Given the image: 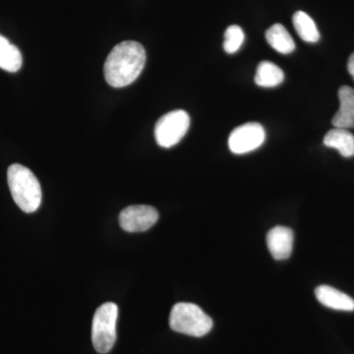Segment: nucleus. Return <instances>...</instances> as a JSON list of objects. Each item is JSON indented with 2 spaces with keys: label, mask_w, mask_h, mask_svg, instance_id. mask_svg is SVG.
<instances>
[{
  "label": "nucleus",
  "mask_w": 354,
  "mask_h": 354,
  "mask_svg": "<svg viewBox=\"0 0 354 354\" xmlns=\"http://www.w3.org/2000/svg\"><path fill=\"white\" fill-rule=\"evenodd\" d=\"M318 301L328 308L339 311H354V300L346 293L330 286H320L316 288Z\"/></svg>",
  "instance_id": "10"
},
{
  "label": "nucleus",
  "mask_w": 354,
  "mask_h": 354,
  "mask_svg": "<svg viewBox=\"0 0 354 354\" xmlns=\"http://www.w3.org/2000/svg\"><path fill=\"white\" fill-rule=\"evenodd\" d=\"M190 127V116L183 109L162 115L155 127V138L158 145L169 149L178 144Z\"/></svg>",
  "instance_id": "5"
},
{
  "label": "nucleus",
  "mask_w": 354,
  "mask_h": 354,
  "mask_svg": "<svg viewBox=\"0 0 354 354\" xmlns=\"http://www.w3.org/2000/svg\"><path fill=\"white\" fill-rule=\"evenodd\" d=\"M169 326L174 332L201 337L209 334L214 324L198 305L181 302L172 307Z\"/></svg>",
  "instance_id": "3"
},
{
  "label": "nucleus",
  "mask_w": 354,
  "mask_h": 354,
  "mask_svg": "<svg viewBox=\"0 0 354 354\" xmlns=\"http://www.w3.org/2000/svg\"><path fill=\"white\" fill-rule=\"evenodd\" d=\"M7 181L14 202L25 213H34L41 203V188L38 178L28 167L14 164L7 171Z\"/></svg>",
  "instance_id": "2"
},
{
  "label": "nucleus",
  "mask_w": 354,
  "mask_h": 354,
  "mask_svg": "<svg viewBox=\"0 0 354 354\" xmlns=\"http://www.w3.org/2000/svg\"><path fill=\"white\" fill-rule=\"evenodd\" d=\"M339 109L333 118L335 128H354V88L342 86L339 90Z\"/></svg>",
  "instance_id": "9"
},
{
  "label": "nucleus",
  "mask_w": 354,
  "mask_h": 354,
  "mask_svg": "<svg viewBox=\"0 0 354 354\" xmlns=\"http://www.w3.org/2000/svg\"><path fill=\"white\" fill-rule=\"evenodd\" d=\"M266 39L274 50L290 55L295 50V43L290 32L281 24H274L266 32Z\"/></svg>",
  "instance_id": "12"
},
{
  "label": "nucleus",
  "mask_w": 354,
  "mask_h": 354,
  "mask_svg": "<svg viewBox=\"0 0 354 354\" xmlns=\"http://www.w3.org/2000/svg\"><path fill=\"white\" fill-rule=\"evenodd\" d=\"M267 246L274 259H288L292 253V230L286 227L272 228L267 234Z\"/></svg>",
  "instance_id": "8"
},
{
  "label": "nucleus",
  "mask_w": 354,
  "mask_h": 354,
  "mask_svg": "<svg viewBox=\"0 0 354 354\" xmlns=\"http://www.w3.org/2000/svg\"><path fill=\"white\" fill-rule=\"evenodd\" d=\"M348 70L354 80V53L348 58Z\"/></svg>",
  "instance_id": "17"
},
{
  "label": "nucleus",
  "mask_w": 354,
  "mask_h": 354,
  "mask_svg": "<svg viewBox=\"0 0 354 354\" xmlns=\"http://www.w3.org/2000/svg\"><path fill=\"white\" fill-rule=\"evenodd\" d=\"M324 145L335 149L344 158L354 156V136L353 133L344 128H334L326 134Z\"/></svg>",
  "instance_id": "11"
},
{
  "label": "nucleus",
  "mask_w": 354,
  "mask_h": 354,
  "mask_svg": "<svg viewBox=\"0 0 354 354\" xmlns=\"http://www.w3.org/2000/svg\"><path fill=\"white\" fill-rule=\"evenodd\" d=\"M22 64V53L19 48L0 35V68L14 73L19 71Z\"/></svg>",
  "instance_id": "13"
},
{
  "label": "nucleus",
  "mask_w": 354,
  "mask_h": 354,
  "mask_svg": "<svg viewBox=\"0 0 354 354\" xmlns=\"http://www.w3.org/2000/svg\"><path fill=\"white\" fill-rule=\"evenodd\" d=\"M243 30L239 26L232 25L225 30V41H223V50L228 55L237 53L244 43Z\"/></svg>",
  "instance_id": "16"
},
{
  "label": "nucleus",
  "mask_w": 354,
  "mask_h": 354,
  "mask_svg": "<svg viewBox=\"0 0 354 354\" xmlns=\"http://www.w3.org/2000/svg\"><path fill=\"white\" fill-rule=\"evenodd\" d=\"M158 213L153 207L133 205L121 212L120 225L127 232H143L157 223Z\"/></svg>",
  "instance_id": "7"
},
{
  "label": "nucleus",
  "mask_w": 354,
  "mask_h": 354,
  "mask_svg": "<svg viewBox=\"0 0 354 354\" xmlns=\"http://www.w3.org/2000/svg\"><path fill=\"white\" fill-rule=\"evenodd\" d=\"M293 26L298 36L306 43L314 44L320 39V32L313 19L304 11H297L292 17Z\"/></svg>",
  "instance_id": "15"
},
{
  "label": "nucleus",
  "mask_w": 354,
  "mask_h": 354,
  "mask_svg": "<svg viewBox=\"0 0 354 354\" xmlns=\"http://www.w3.org/2000/svg\"><path fill=\"white\" fill-rule=\"evenodd\" d=\"M285 80V73L271 62H260L256 71V85L263 88L277 87Z\"/></svg>",
  "instance_id": "14"
},
{
  "label": "nucleus",
  "mask_w": 354,
  "mask_h": 354,
  "mask_svg": "<svg viewBox=\"0 0 354 354\" xmlns=\"http://www.w3.org/2000/svg\"><path fill=\"white\" fill-rule=\"evenodd\" d=\"M265 139V129L260 123H245L230 133L228 147L232 153L243 155L259 148L264 143Z\"/></svg>",
  "instance_id": "6"
},
{
  "label": "nucleus",
  "mask_w": 354,
  "mask_h": 354,
  "mask_svg": "<svg viewBox=\"0 0 354 354\" xmlns=\"http://www.w3.org/2000/svg\"><path fill=\"white\" fill-rule=\"evenodd\" d=\"M146 51L141 44L127 41L116 44L104 62V78L109 86L123 88L136 81L146 64Z\"/></svg>",
  "instance_id": "1"
},
{
  "label": "nucleus",
  "mask_w": 354,
  "mask_h": 354,
  "mask_svg": "<svg viewBox=\"0 0 354 354\" xmlns=\"http://www.w3.org/2000/svg\"><path fill=\"white\" fill-rule=\"evenodd\" d=\"M118 318V305L113 302L102 304L95 311L92 326L93 346L97 353H109L116 341V323Z\"/></svg>",
  "instance_id": "4"
}]
</instances>
